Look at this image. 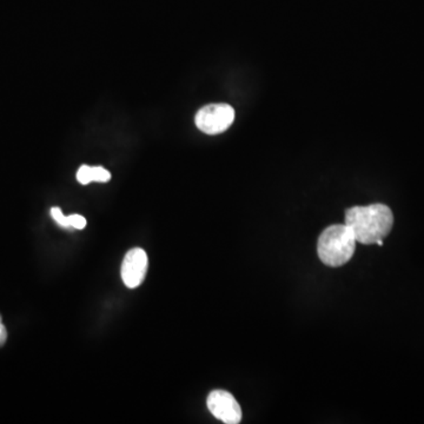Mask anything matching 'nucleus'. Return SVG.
I'll list each match as a JSON object with an SVG mask.
<instances>
[{"label": "nucleus", "mask_w": 424, "mask_h": 424, "mask_svg": "<svg viewBox=\"0 0 424 424\" xmlns=\"http://www.w3.org/2000/svg\"><path fill=\"white\" fill-rule=\"evenodd\" d=\"M6 339H8V330L5 328V325L3 324V318L0 315V347L4 345Z\"/></svg>", "instance_id": "10"}, {"label": "nucleus", "mask_w": 424, "mask_h": 424, "mask_svg": "<svg viewBox=\"0 0 424 424\" xmlns=\"http://www.w3.org/2000/svg\"><path fill=\"white\" fill-rule=\"evenodd\" d=\"M67 222H69L70 228L81 230L86 227V220L81 215H70V216H67Z\"/></svg>", "instance_id": "9"}, {"label": "nucleus", "mask_w": 424, "mask_h": 424, "mask_svg": "<svg viewBox=\"0 0 424 424\" xmlns=\"http://www.w3.org/2000/svg\"><path fill=\"white\" fill-rule=\"evenodd\" d=\"M91 177H92V181L106 183L111 179V174L103 166H91Z\"/></svg>", "instance_id": "6"}, {"label": "nucleus", "mask_w": 424, "mask_h": 424, "mask_svg": "<svg viewBox=\"0 0 424 424\" xmlns=\"http://www.w3.org/2000/svg\"><path fill=\"white\" fill-rule=\"evenodd\" d=\"M344 224L350 228L357 243L376 244L391 231L393 215L389 206L380 203L354 206L345 212Z\"/></svg>", "instance_id": "1"}, {"label": "nucleus", "mask_w": 424, "mask_h": 424, "mask_svg": "<svg viewBox=\"0 0 424 424\" xmlns=\"http://www.w3.org/2000/svg\"><path fill=\"white\" fill-rule=\"evenodd\" d=\"M355 236L345 224L325 229L318 239V257L325 266L339 268L350 261L356 249Z\"/></svg>", "instance_id": "2"}, {"label": "nucleus", "mask_w": 424, "mask_h": 424, "mask_svg": "<svg viewBox=\"0 0 424 424\" xmlns=\"http://www.w3.org/2000/svg\"><path fill=\"white\" fill-rule=\"evenodd\" d=\"M51 216L54 218V222L60 225L62 228H70L67 217L64 216L62 210L59 208L51 209Z\"/></svg>", "instance_id": "8"}, {"label": "nucleus", "mask_w": 424, "mask_h": 424, "mask_svg": "<svg viewBox=\"0 0 424 424\" xmlns=\"http://www.w3.org/2000/svg\"><path fill=\"white\" fill-rule=\"evenodd\" d=\"M209 410L213 416L227 424H237L242 420V409L231 393L225 390H213L209 395Z\"/></svg>", "instance_id": "4"}, {"label": "nucleus", "mask_w": 424, "mask_h": 424, "mask_svg": "<svg viewBox=\"0 0 424 424\" xmlns=\"http://www.w3.org/2000/svg\"><path fill=\"white\" fill-rule=\"evenodd\" d=\"M77 179L81 184L86 186L92 181V177H91V166L89 165H81L78 170Z\"/></svg>", "instance_id": "7"}, {"label": "nucleus", "mask_w": 424, "mask_h": 424, "mask_svg": "<svg viewBox=\"0 0 424 424\" xmlns=\"http://www.w3.org/2000/svg\"><path fill=\"white\" fill-rule=\"evenodd\" d=\"M147 254L143 249L135 247L129 251L124 257L120 271L124 284L130 289L140 286L147 275Z\"/></svg>", "instance_id": "5"}, {"label": "nucleus", "mask_w": 424, "mask_h": 424, "mask_svg": "<svg viewBox=\"0 0 424 424\" xmlns=\"http://www.w3.org/2000/svg\"><path fill=\"white\" fill-rule=\"evenodd\" d=\"M235 120V110L228 104H210L197 112L196 125L202 132L217 135L228 130Z\"/></svg>", "instance_id": "3"}]
</instances>
